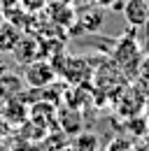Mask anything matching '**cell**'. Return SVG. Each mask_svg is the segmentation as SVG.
<instances>
[{
  "label": "cell",
  "instance_id": "6da1fadb",
  "mask_svg": "<svg viewBox=\"0 0 149 151\" xmlns=\"http://www.w3.org/2000/svg\"><path fill=\"white\" fill-rule=\"evenodd\" d=\"M54 75L56 70L49 65V63H44V60H30V65H28V70H26V81L30 84V86H47V84H51L54 81Z\"/></svg>",
  "mask_w": 149,
  "mask_h": 151
},
{
  "label": "cell",
  "instance_id": "7a4b0ae2",
  "mask_svg": "<svg viewBox=\"0 0 149 151\" xmlns=\"http://www.w3.org/2000/svg\"><path fill=\"white\" fill-rule=\"evenodd\" d=\"M121 12H124V19L130 26L140 28L149 21V0H126Z\"/></svg>",
  "mask_w": 149,
  "mask_h": 151
},
{
  "label": "cell",
  "instance_id": "3957f363",
  "mask_svg": "<svg viewBox=\"0 0 149 151\" xmlns=\"http://www.w3.org/2000/svg\"><path fill=\"white\" fill-rule=\"evenodd\" d=\"M19 40H21L19 28L14 23H9V21H2V23H0V51H2V54L14 51L17 44H19Z\"/></svg>",
  "mask_w": 149,
  "mask_h": 151
},
{
  "label": "cell",
  "instance_id": "277c9868",
  "mask_svg": "<svg viewBox=\"0 0 149 151\" xmlns=\"http://www.w3.org/2000/svg\"><path fill=\"white\" fill-rule=\"evenodd\" d=\"M14 54H17L19 58H23V63L35 60L37 58V42H33V40H19Z\"/></svg>",
  "mask_w": 149,
  "mask_h": 151
},
{
  "label": "cell",
  "instance_id": "5b68a950",
  "mask_svg": "<svg viewBox=\"0 0 149 151\" xmlns=\"http://www.w3.org/2000/svg\"><path fill=\"white\" fill-rule=\"evenodd\" d=\"M100 21H103V14L100 12H82V17H79V23H82V28L84 30H98L100 28Z\"/></svg>",
  "mask_w": 149,
  "mask_h": 151
},
{
  "label": "cell",
  "instance_id": "8992f818",
  "mask_svg": "<svg viewBox=\"0 0 149 151\" xmlns=\"http://www.w3.org/2000/svg\"><path fill=\"white\" fill-rule=\"evenodd\" d=\"M74 151H95V137L91 132H84L74 139Z\"/></svg>",
  "mask_w": 149,
  "mask_h": 151
},
{
  "label": "cell",
  "instance_id": "52a82bcc",
  "mask_svg": "<svg viewBox=\"0 0 149 151\" xmlns=\"http://www.w3.org/2000/svg\"><path fill=\"white\" fill-rule=\"evenodd\" d=\"M44 2H47V0H21V5H23V9H26V12L42 9V7H44Z\"/></svg>",
  "mask_w": 149,
  "mask_h": 151
},
{
  "label": "cell",
  "instance_id": "ba28073f",
  "mask_svg": "<svg viewBox=\"0 0 149 151\" xmlns=\"http://www.w3.org/2000/svg\"><path fill=\"white\" fill-rule=\"evenodd\" d=\"M2 21H5V17H2V12H0V23H2Z\"/></svg>",
  "mask_w": 149,
  "mask_h": 151
},
{
  "label": "cell",
  "instance_id": "9c48e42d",
  "mask_svg": "<svg viewBox=\"0 0 149 151\" xmlns=\"http://www.w3.org/2000/svg\"><path fill=\"white\" fill-rule=\"evenodd\" d=\"M68 2H70V0H63V5H68Z\"/></svg>",
  "mask_w": 149,
  "mask_h": 151
}]
</instances>
